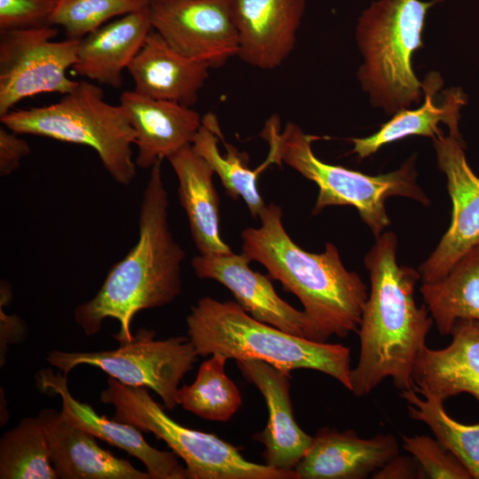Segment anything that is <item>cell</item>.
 I'll use <instances>...</instances> for the list:
<instances>
[{"mask_svg": "<svg viewBox=\"0 0 479 479\" xmlns=\"http://www.w3.org/2000/svg\"><path fill=\"white\" fill-rule=\"evenodd\" d=\"M397 252L396 234L383 232L364 260L371 289L357 330L358 360L350 373V392L358 397L387 378L399 391L413 389V366L434 324L426 304L418 307L414 300L419 271L399 265Z\"/></svg>", "mask_w": 479, "mask_h": 479, "instance_id": "6da1fadb", "label": "cell"}, {"mask_svg": "<svg viewBox=\"0 0 479 479\" xmlns=\"http://www.w3.org/2000/svg\"><path fill=\"white\" fill-rule=\"evenodd\" d=\"M161 161L151 168L143 192L137 243L112 267L98 293L75 309V321L87 336L96 334L110 318L120 324L113 336L127 342L134 337L130 326L137 312L169 304L181 294L185 251L169 229Z\"/></svg>", "mask_w": 479, "mask_h": 479, "instance_id": "7a4b0ae2", "label": "cell"}, {"mask_svg": "<svg viewBox=\"0 0 479 479\" xmlns=\"http://www.w3.org/2000/svg\"><path fill=\"white\" fill-rule=\"evenodd\" d=\"M258 218V228L241 233L242 251L300 300L308 319L306 338L324 342L357 332L367 287L345 268L338 248L331 242L319 254L300 247L285 230L283 211L275 203L266 204Z\"/></svg>", "mask_w": 479, "mask_h": 479, "instance_id": "3957f363", "label": "cell"}, {"mask_svg": "<svg viewBox=\"0 0 479 479\" xmlns=\"http://www.w3.org/2000/svg\"><path fill=\"white\" fill-rule=\"evenodd\" d=\"M186 326L198 356L257 359L288 372L315 370L334 378L350 391L349 347L282 331L254 318L236 302L202 297L191 307Z\"/></svg>", "mask_w": 479, "mask_h": 479, "instance_id": "277c9868", "label": "cell"}, {"mask_svg": "<svg viewBox=\"0 0 479 479\" xmlns=\"http://www.w3.org/2000/svg\"><path fill=\"white\" fill-rule=\"evenodd\" d=\"M0 120L17 134L91 147L119 185H128L135 178L137 165L131 149L135 131L122 106L106 102L102 89L93 82L81 81L58 102L11 110Z\"/></svg>", "mask_w": 479, "mask_h": 479, "instance_id": "5b68a950", "label": "cell"}, {"mask_svg": "<svg viewBox=\"0 0 479 479\" xmlns=\"http://www.w3.org/2000/svg\"><path fill=\"white\" fill-rule=\"evenodd\" d=\"M438 0H379L358 18L357 39L365 58L358 71L373 103L389 113L420 103L422 82L412 65L422 46L428 11Z\"/></svg>", "mask_w": 479, "mask_h": 479, "instance_id": "8992f818", "label": "cell"}, {"mask_svg": "<svg viewBox=\"0 0 479 479\" xmlns=\"http://www.w3.org/2000/svg\"><path fill=\"white\" fill-rule=\"evenodd\" d=\"M318 138L306 134L299 125L290 122L278 133L282 163L318 187L313 215L330 206H351L377 238L390 224L385 208L388 198L405 197L424 206L429 205V199L417 184L413 158L407 160L397 170L367 175L319 160L311 146L312 142Z\"/></svg>", "mask_w": 479, "mask_h": 479, "instance_id": "52a82bcc", "label": "cell"}, {"mask_svg": "<svg viewBox=\"0 0 479 479\" xmlns=\"http://www.w3.org/2000/svg\"><path fill=\"white\" fill-rule=\"evenodd\" d=\"M100 400L114 408V420L164 441L185 461L188 479H298L294 470L249 461L218 436L178 424L147 388L127 386L109 377Z\"/></svg>", "mask_w": 479, "mask_h": 479, "instance_id": "ba28073f", "label": "cell"}, {"mask_svg": "<svg viewBox=\"0 0 479 479\" xmlns=\"http://www.w3.org/2000/svg\"><path fill=\"white\" fill-rule=\"evenodd\" d=\"M154 337V331L141 328L132 340L120 343L115 349L94 352L52 350L48 354L47 361L66 375L80 365L96 366L124 385L153 389L164 406L173 410L178 405V385L192 370L198 354L189 337L165 340H155Z\"/></svg>", "mask_w": 479, "mask_h": 479, "instance_id": "9c48e42d", "label": "cell"}, {"mask_svg": "<svg viewBox=\"0 0 479 479\" xmlns=\"http://www.w3.org/2000/svg\"><path fill=\"white\" fill-rule=\"evenodd\" d=\"M55 26L0 30V116L24 98L72 91L79 82L67 76L80 40L55 41Z\"/></svg>", "mask_w": 479, "mask_h": 479, "instance_id": "30bf717a", "label": "cell"}, {"mask_svg": "<svg viewBox=\"0 0 479 479\" xmlns=\"http://www.w3.org/2000/svg\"><path fill=\"white\" fill-rule=\"evenodd\" d=\"M149 8L153 29L186 58L216 68L238 56L232 0H159Z\"/></svg>", "mask_w": 479, "mask_h": 479, "instance_id": "8fae6325", "label": "cell"}, {"mask_svg": "<svg viewBox=\"0 0 479 479\" xmlns=\"http://www.w3.org/2000/svg\"><path fill=\"white\" fill-rule=\"evenodd\" d=\"M438 168L447 179L452 221L435 250L419 267L422 283L444 278L466 253L479 246V178L470 169L459 130L433 138Z\"/></svg>", "mask_w": 479, "mask_h": 479, "instance_id": "7c38bea8", "label": "cell"}, {"mask_svg": "<svg viewBox=\"0 0 479 479\" xmlns=\"http://www.w3.org/2000/svg\"><path fill=\"white\" fill-rule=\"evenodd\" d=\"M250 257L243 251L222 255H199L192 266L199 279H214L226 288L254 318L287 333L305 337L308 319L276 292L271 278L250 269Z\"/></svg>", "mask_w": 479, "mask_h": 479, "instance_id": "4fadbf2b", "label": "cell"}, {"mask_svg": "<svg viewBox=\"0 0 479 479\" xmlns=\"http://www.w3.org/2000/svg\"><path fill=\"white\" fill-rule=\"evenodd\" d=\"M305 0H232L240 57L255 67H279L294 49Z\"/></svg>", "mask_w": 479, "mask_h": 479, "instance_id": "5bb4252c", "label": "cell"}, {"mask_svg": "<svg viewBox=\"0 0 479 479\" xmlns=\"http://www.w3.org/2000/svg\"><path fill=\"white\" fill-rule=\"evenodd\" d=\"M243 377L262 393L268 409L264 429L254 437L264 445L265 464L294 470L310 449L313 436L297 424L290 397V372L257 359L236 361Z\"/></svg>", "mask_w": 479, "mask_h": 479, "instance_id": "9a60e30c", "label": "cell"}, {"mask_svg": "<svg viewBox=\"0 0 479 479\" xmlns=\"http://www.w3.org/2000/svg\"><path fill=\"white\" fill-rule=\"evenodd\" d=\"M393 434L361 438L352 429L320 428L294 467L298 479H364L399 454Z\"/></svg>", "mask_w": 479, "mask_h": 479, "instance_id": "2e32d148", "label": "cell"}, {"mask_svg": "<svg viewBox=\"0 0 479 479\" xmlns=\"http://www.w3.org/2000/svg\"><path fill=\"white\" fill-rule=\"evenodd\" d=\"M38 388L51 390L62 400V416L96 438L114 445L135 458L145 467L152 479H186V468L182 467L173 452L160 451L151 446L137 428L114 419L98 415L85 403L76 400L67 386V375L42 369L36 376Z\"/></svg>", "mask_w": 479, "mask_h": 479, "instance_id": "e0dca14e", "label": "cell"}, {"mask_svg": "<svg viewBox=\"0 0 479 479\" xmlns=\"http://www.w3.org/2000/svg\"><path fill=\"white\" fill-rule=\"evenodd\" d=\"M451 334L448 346L420 349L412 370L413 389L442 401L467 393L479 403V321L459 319Z\"/></svg>", "mask_w": 479, "mask_h": 479, "instance_id": "ac0fdd59", "label": "cell"}, {"mask_svg": "<svg viewBox=\"0 0 479 479\" xmlns=\"http://www.w3.org/2000/svg\"><path fill=\"white\" fill-rule=\"evenodd\" d=\"M280 129L278 116L267 121L261 136L269 145L268 155L258 168L253 169L247 166V154L240 153L235 146L224 141L217 116L212 113L202 116L201 125L191 144L192 150L219 177L229 196L244 200L254 219L259 217L266 205L257 188L258 176L271 164L283 165L278 145Z\"/></svg>", "mask_w": 479, "mask_h": 479, "instance_id": "d6986e66", "label": "cell"}, {"mask_svg": "<svg viewBox=\"0 0 479 479\" xmlns=\"http://www.w3.org/2000/svg\"><path fill=\"white\" fill-rule=\"evenodd\" d=\"M120 105L135 131V163L142 169H151L159 160L191 145L201 125L202 117L191 107L134 90L122 93Z\"/></svg>", "mask_w": 479, "mask_h": 479, "instance_id": "ffe728a7", "label": "cell"}, {"mask_svg": "<svg viewBox=\"0 0 479 479\" xmlns=\"http://www.w3.org/2000/svg\"><path fill=\"white\" fill-rule=\"evenodd\" d=\"M38 418L50 448L51 462L62 479H152L128 460L101 448L95 436L70 424L61 412L43 409Z\"/></svg>", "mask_w": 479, "mask_h": 479, "instance_id": "44dd1931", "label": "cell"}, {"mask_svg": "<svg viewBox=\"0 0 479 479\" xmlns=\"http://www.w3.org/2000/svg\"><path fill=\"white\" fill-rule=\"evenodd\" d=\"M209 69L177 51L154 29L127 68L137 93L189 107L197 102Z\"/></svg>", "mask_w": 479, "mask_h": 479, "instance_id": "7402d4cb", "label": "cell"}, {"mask_svg": "<svg viewBox=\"0 0 479 479\" xmlns=\"http://www.w3.org/2000/svg\"><path fill=\"white\" fill-rule=\"evenodd\" d=\"M149 6L119 17L82 38L74 71L98 83L120 88L122 71L153 29Z\"/></svg>", "mask_w": 479, "mask_h": 479, "instance_id": "603a6c76", "label": "cell"}, {"mask_svg": "<svg viewBox=\"0 0 479 479\" xmlns=\"http://www.w3.org/2000/svg\"><path fill=\"white\" fill-rule=\"evenodd\" d=\"M178 179V199L187 216L192 237L200 255L229 254L220 236L219 197L214 170L188 145L168 158Z\"/></svg>", "mask_w": 479, "mask_h": 479, "instance_id": "cb8c5ba5", "label": "cell"}, {"mask_svg": "<svg viewBox=\"0 0 479 479\" xmlns=\"http://www.w3.org/2000/svg\"><path fill=\"white\" fill-rule=\"evenodd\" d=\"M442 85L439 74H428L422 82L425 96L423 105L415 110L397 112L391 120L369 137L349 139L353 144L352 153L364 159L383 145L409 136H424L433 139L443 132L438 126L440 122L446 124L449 130L459 129V110L467 102L466 95L460 89L451 88L444 91L442 103L436 105V93Z\"/></svg>", "mask_w": 479, "mask_h": 479, "instance_id": "d4e9b609", "label": "cell"}, {"mask_svg": "<svg viewBox=\"0 0 479 479\" xmlns=\"http://www.w3.org/2000/svg\"><path fill=\"white\" fill-rule=\"evenodd\" d=\"M420 292L441 335L459 319L479 321V246L466 253L442 279L422 283Z\"/></svg>", "mask_w": 479, "mask_h": 479, "instance_id": "484cf974", "label": "cell"}, {"mask_svg": "<svg viewBox=\"0 0 479 479\" xmlns=\"http://www.w3.org/2000/svg\"><path fill=\"white\" fill-rule=\"evenodd\" d=\"M227 360L220 354L210 355L200 364L194 381L178 389L177 404L204 420H229L240 407L241 396L225 373Z\"/></svg>", "mask_w": 479, "mask_h": 479, "instance_id": "4316f807", "label": "cell"}, {"mask_svg": "<svg viewBox=\"0 0 479 479\" xmlns=\"http://www.w3.org/2000/svg\"><path fill=\"white\" fill-rule=\"evenodd\" d=\"M400 396L407 402L410 418L425 423L471 477L479 479V423L455 420L446 412L444 401L435 397L422 399L414 389L400 391Z\"/></svg>", "mask_w": 479, "mask_h": 479, "instance_id": "83f0119b", "label": "cell"}, {"mask_svg": "<svg viewBox=\"0 0 479 479\" xmlns=\"http://www.w3.org/2000/svg\"><path fill=\"white\" fill-rule=\"evenodd\" d=\"M1 479H57L41 420L23 418L0 440Z\"/></svg>", "mask_w": 479, "mask_h": 479, "instance_id": "f1b7e54d", "label": "cell"}, {"mask_svg": "<svg viewBox=\"0 0 479 479\" xmlns=\"http://www.w3.org/2000/svg\"><path fill=\"white\" fill-rule=\"evenodd\" d=\"M151 0H57L50 18L51 26H59L67 38L81 40L114 18L140 11Z\"/></svg>", "mask_w": 479, "mask_h": 479, "instance_id": "f546056e", "label": "cell"}, {"mask_svg": "<svg viewBox=\"0 0 479 479\" xmlns=\"http://www.w3.org/2000/svg\"><path fill=\"white\" fill-rule=\"evenodd\" d=\"M403 448L417 462L422 478L471 479L465 467L437 440L429 436L402 435Z\"/></svg>", "mask_w": 479, "mask_h": 479, "instance_id": "4dcf8cb0", "label": "cell"}, {"mask_svg": "<svg viewBox=\"0 0 479 479\" xmlns=\"http://www.w3.org/2000/svg\"><path fill=\"white\" fill-rule=\"evenodd\" d=\"M56 0H0V30L50 25Z\"/></svg>", "mask_w": 479, "mask_h": 479, "instance_id": "1f68e13d", "label": "cell"}, {"mask_svg": "<svg viewBox=\"0 0 479 479\" xmlns=\"http://www.w3.org/2000/svg\"><path fill=\"white\" fill-rule=\"evenodd\" d=\"M30 153L27 142L3 124L0 127V176L17 170L23 158Z\"/></svg>", "mask_w": 479, "mask_h": 479, "instance_id": "d6a6232c", "label": "cell"}, {"mask_svg": "<svg viewBox=\"0 0 479 479\" xmlns=\"http://www.w3.org/2000/svg\"><path fill=\"white\" fill-rule=\"evenodd\" d=\"M373 479L422 478L420 467L413 458L397 455L371 476Z\"/></svg>", "mask_w": 479, "mask_h": 479, "instance_id": "836d02e7", "label": "cell"}, {"mask_svg": "<svg viewBox=\"0 0 479 479\" xmlns=\"http://www.w3.org/2000/svg\"><path fill=\"white\" fill-rule=\"evenodd\" d=\"M1 365L9 344L15 343L24 335L25 327L16 316H8L1 308Z\"/></svg>", "mask_w": 479, "mask_h": 479, "instance_id": "e575fe53", "label": "cell"}, {"mask_svg": "<svg viewBox=\"0 0 479 479\" xmlns=\"http://www.w3.org/2000/svg\"><path fill=\"white\" fill-rule=\"evenodd\" d=\"M151 1H159V0H151Z\"/></svg>", "mask_w": 479, "mask_h": 479, "instance_id": "d590c367", "label": "cell"}, {"mask_svg": "<svg viewBox=\"0 0 479 479\" xmlns=\"http://www.w3.org/2000/svg\"><path fill=\"white\" fill-rule=\"evenodd\" d=\"M57 1V0H56Z\"/></svg>", "mask_w": 479, "mask_h": 479, "instance_id": "8d00e7d4", "label": "cell"}]
</instances>
